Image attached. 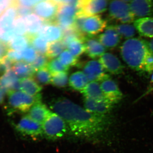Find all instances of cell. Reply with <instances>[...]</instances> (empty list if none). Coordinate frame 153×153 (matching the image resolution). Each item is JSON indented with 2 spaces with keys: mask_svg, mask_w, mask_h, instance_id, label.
<instances>
[{
  "mask_svg": "<svg viewBox=\"0 0 153 153\" xmlns=\"http://www.w3.org/2000/svg\"><path fill=\"white\" fill-rule=\"evenodd\" d=\"M51 109L63 119L73 134L90 137L103 131L108 123L106 117L91 113L65 97L50 102Z\"/></svg>",
  "mask_w": 153,
  "mask_h": 153,
  "instance_id": "6da1fadb",
  "label": "cell"
},
{
  "mask_svg": "<svg viewBox=\"0 0 153 153\" xmlns=\"http://www.w3.org/2000/svg\"><path fill=\"white\" fill-rule=\"evenodd\" d=\"M151 53L146 41L140 38L128 39L120 47V54L128 66L137 71H144L145 62Z\"/></svg>",
  "mask_w": 153,
  "mask_h": 153,
  "instance_id": "7a4b0ae2",
  "label": "cell"
},
{
  "mask_svg": "<svg viewBox=\"0 0 153 153\" xmlns=\"http://www.w3.org/2000/svg\"><path fill=\"white\" fill-rule=\"evenodd\" d=\"M6 110L8 115L29 112L34 105L41 101V94L31 96L20 91L9 90Z\"/></svg>",
  "mask_w": 153,
  "mask_h": 153,
  "instance_id": "3957f363",
  "label": "cell"
},
{
  "mask_svg": "<svg viewBox=\"0 0 153 153\" xmlns=\"http://www.w3.org/2000/svg\"><path fill=\"white\" fill-rule=\"evenodd\" d=\"M43 135L51 140L59 139L67 131V125L62 117L52 112L42 124Z\"/></svg>",
  "mask_w": 153,
  "mask_h": 153,
  "instance_id": "277c9868",
  "label": "cell"
},
{
  "mask_svg": "<svg viewBox=\"0 0 153 153\" xmlns=\"http://www.w3.org/2000/svg\"><path fill=\"white\" fill-rule=\"evenodd\" d=\"M12 126L16 131L23 136L36 139L43 135L42 125L30 118L27 115L23 117Z\"/></svg>",
  "mask_w": 153,
  "mask_h": 153,
  "instance_id": "5b68a950",
  "label": "cell"
},
{
  "mask_svg": "<svg viewBox=\"0 0 153 153\" xmlns=\"http://www.w3.org/2000/svg\"><path fill=\"white\" fill-rule=\"evenodd\" d=\"M128 1H113L109 5V14L112 19L123 24H129L134 21L135 16L132 13Z\"/></svg>",
  "mask_w": 153,
  "mask_h": 153,
  "instance_id": "8992f818",
  "label": "cell"
},
{
  "mask_svg": "<svg viewBox=\"0 0 153 153\" xmlns=\"http://www.w3.org/2000/svg\"><path fill=\"white\" fill-rule=\"evenodd\" d=\"M59 5L56 1H41L33 8V12L45 22L55 21Z\"/></svg>",
  "mask_w": 153,
  "mask_h": 153,
  "instance_id": "52a82bcc",
  "label": "cell"
},
{
  "mask_svg": "<svg viewBox=\"0 0 153 153\" xmlns=\"http://www.w3.org/2000/svg\"><path fill=\"white\" fill-rule=\"evenodd\" d=\"M82 70L89 82H101L110 77L97 60L88 61L84 64Z\"/></svg>",
  "mask_w": 153,
  "mask_h": 153,
  "instance_id": "ba28073f",
  "label": "cell"
},
{
  "mask_svg": "<svg viewBox=\"0 0 153 153\" xmlns=\"http://www.w3.org/2000/svg\"><path fill=\"white\" fill-rule=\"evenodd\" d=\"M108 2L106 0H84L79 1V12L85 16H97L106 10Z\"/></svg>",
  "mask_w": 153,
  "mask_h": 153,
  "instance_id": "9c48e42d",
  "label": "cell"
},
{
  "mask_svg": "<svg viewBox=\"0 0 153 153\" xmlns=\"http://www.w3.org/2000/svg\"><path fill=\"white\" fill-rule=\"evenodd\" d=\"M107 24L99 15L87 17L82 25V33L85 36H94L105 30Z\"/></svg>",
  "mask_w": 153,
  "mask_h": 153,
  "instance_id": "30bf717a",
  "label": "cell"
},
{
  "mask_svg": "<svg viewBox=\"0 0 153 153\" xmlns=\"http://www.w3.org/2000/svg\"><path fill=\"white\" fill-rule=\"evenodd\" d=\"M114 104L106 99L97 100L84 98V108L88 112L98 115L105 116L112 109Z\"/></svg>",
  "mask_w": 153,
  "mask_h": 153,
  "instance_id": "8fae6325",
  "label": "cell"
},
{
  "mask_svg": "<svg viewBox=\"0 0 153 153\" xmlns=\"http://www.w3.org/2000/svg\"><path fill=\"white\" fill-rule=\"evenodd\" d=\"M100 87L105 98L113 104L117 103L123 98V94L117 83L111 77L100 82Z\"/></svg>",
  "mask_w": 153,
  "mask_h": 153,
  "instance_id": "7c38bea8",
  "label": "cell"
},
{
  "mask_svg": "<svg viewBox=\"0 0 153 153\" xmlns=\"http://www.w3.org/2000/svg\"><path fill=\"white\" fill-rule=\"evenodd\" d=\"M105 71L110 74L118 75L123 71L124 66L120 60L113 54L105 52L98 60Z\"/></svg>",
  "mask_w": 153,
  "mask_h": 153,
  "instance_id": "4fadbf2b",
  "label": "cell"
},
{
  "mask_svg": "<svg viewBox=\"0 0 153 153\" xmlns=\"http://www.w3.org/2000/svg\"><path fill=\"white\" fill-rule=\"evenodd\" d=\"M36 35L41 36L49 43L61 41L63 32L59 26L54 22H45L41 30Z\"/></svg>",
  "mask_w": 153,
  "mask_h": 153,
  "instance_id": "5bb4252c",
  "label": "cell"
},
{
  "mask_svg": "<svg viewBox=\"0 0 153 153\" xmlns=\"http://www.w3.org/2000/svg\"><path fill=\"white\" fill-rule=\"evenodd\" d=\"M85 47V53L92 59L100 57L106 52V49L94 36H85L82 39Z\"/></svg>",
  "mask_w": 153,
  "mask_h": 153,
  "instance_id": "9a60e30c",
  "label": "cell"
},
{
  "mask_svg": "<svg viewBox=\"0 0 153 153\" xmlns=\"http://www.w3.org/2000/svg\"><path fill=\"white\" fill-rule=\"evenodd\" d=\"M130 8L135 17H147L153 14V1L135 0L130 1Z\"/></svg>",
  "mask_w": 153,
  "mask_h": 153,
  "instance_id": "2e32d148",
  "label": "cell"
},
{
  "mask_svg": "<svg viewBox=\"0 0 153 153\" xmlns=\"http://www.w3.org/2000/svg\"><path fill=\"white\" fill-rule=\"evenodd\" d=\"M98 41L106 49H112L117 47L120 41L121 37L112 25L107 27L103 33L98 36Z\"/></svg>",
  "mask_w": 153,
  "mask_h": 153,
  "instance_id": "e0dca14e",
  "label": "cell"
},
{
  "mask_svg": "<svg viewBox=\"0 0 153 153\" xmlns=\"http://www.w3.org/2000/svg\"><path fill=\"white\" fill-rule=\"evenodd\" d=\"M16 1H13L12 5L7 9L0 17V35L10 30L17 17Z\"/></svg>",
  "mask_w": 153,
  "mask_h": 153,
  "instance_id": "ac0fdd59",
  "label": "cell"
},
{
  "mask_svg": "<svg viewBox=\"0 0 153 153\" xmlns=\"http://www.w3.org/2000/svg\"><path fill=\"white\" fill-rule=\"evenodd\" d=\"M52 112L46 105L41 101L33 105L27 115L33 120L42 125Z\"/></svg>",
  "mask_w": 153,
  "mask_h": 153,
  "instance_id": "d6986e66",
  "label": "cell"
},
{
  "mask_svg": "<svg viewBox=\"0 0 153 153\" xmlns=\"http://www.w3.org/2000/svg\"><path fill=\"white\" fill-rule=\"evenodd\" d=\"M134 27L141 36L153 38V18L144 17L134 21Z\"/></svg>",
  "mask_w": 153,
  "mask_h": 153,
  "instance_id": "ffe728a7",
  "label": "cell"
},
{
  "mask_svg": "<svg viewBox=\"0 0 153 153\" xmlns=\"http://www.w3.org/2000/svg\"><path fill=\"white\" fill-rule=\"evenodd\" d=\"M0 89L20 91V79L12 69L0 77Z\"/></svg>",
  "mask_w": 153,
  "mask_h": 153,
  "instance_id": "44dd1931",
  "label": "cell"
},
{
  "mask_svg": "<svg viewBox=\"0 0 153 153\" xmlns=\"http://www.w3.org/2000/svg\"><path fill=\"white\" fill-rule=\"evenodd\" d=\"M20 91L26 94L36 96L40 94L42 87L33 77L20 79Z\"/></svg>",
  "mask_w": 153,
  "mask_h": 153,
  "instance_id": "7402d4cb",
  "label": "cell"
},
{
  "mask_svg": "<svg viewBox=\"0 0 153 153\" xmlns=\"http://www.w3.org/2000/svg\"><path fill=\"white\" fill-rule=\"evenodd\" d=\"M24 18L27 30V36L31 37L37 35L44 25V21L35 14H30Z\"/></svg>",
  "mask_w": 153,
  "mask_h": 153,
  "instance_id": "603a6c76",
  "label": "cell"
},
{
  "mask_svg": "<svg viewBox=\"0 0 153 153\" xmlns=\"http://www.w3.org/2000/svg\"><path fill=\"white\" fill-rule=\"evenodd\" d=\"M84 98L100 100L105 98L102 91L100 83L97 82H88L85 88L81 91Z\"/></svg>",
  "mask_w": 153,
  "mask_h": 153,
  "instance_id": "cb8c5ba5",
  "label": "cell"
},
{
  "mask_svg": "<svg viewBox=\"0 0 153 153\" xmlns=\"http://www.w3.org/2000/svg\"><path fill=\"white\" fill-rule=\"evenodd\" d=\"M88 80L82 71H77L71 74L68 79L69 86L75 91L81 92L88 83Z\"/></svg>",
  "mask_w": 153,
  "mask_h": 153,
  "instance_id": "d4e9b609",
  "label": "cell"
},
{
  "mask_svg": "<svg viewBox=\"0 0 153 153\" xmlns=\"http://www.w3.org/2000/svg\"><path fill=\"white\" fill-rule=\"evenodd\" d=\"M12 70L20 79L33 77L36 71L30 64L20 61L14 63Z\"/></svg>",
  "mask_w": 153,
  "mask_h": 153,
  "instance_id": "484cf974",
  "label": "cell"
},
{
  "mask_svg": "<svg viewBox=\"0 0 153 153\" xmlns=\"http://www.w3.org/2000/svg\"><path fill=\"white\" fill-rule=\"evenodd\" d=\"M29 37L30 46L35 49L37 53L46 55L49 46V42L43 37L38 35Z\"/></svg>",
  "mask_w": 153,
  "mask_h": 153,
  "instance_id": "4316f807",
  "label": "cell"
},
{
  "mask_svg": "<svg viewBox=\"0 0 153 153\" xmlns=\"http://www.w3.org/2000/svg\"><path fill=\"white\" fill-rule=\"evenodd\" d=\"M9 49L23 52L30 46V38L27 36H18L8 44Z\"/></svg>",
  "mask_w": 153,
  "mask_h": 153,
  "instance_id": "83f0119b",
  "label": "cell"
},
{
  "mask_svg": "<svg viewBox=\"0 0 153 153\" xmlns=\"http://www.w3.org/2000/svg\"><path fill=\"white\" fill-rule=\"evenodd\" d=\"M66 48L62 41L49 43L46 53V56L48 59L51 60L55 59L59 57Z\"/></svg>",
  "mask_w": 153,
  "mask_h": 153,
  "instance_id": "f1b7e54d",
  "label": "cell"
},
{
  "mask_svg": "<svg viewBox=\"0 0 153 153\" xmlns=\"http://www.w3.org/2000/svg\"><path fill=\"white\" fill-rule=\"evenodd\" d=\"M115 31L121 38L129 39L135 35L136 29L134 26L129 24L112 25Z\"/></svg>",
  "mask_w": 153,
  "mask_h": 153,
  "instance_id": "f546056e",
  "label": "cell"
},
{
  "mask_svg": "<svg viewBox=\"0 0 153 153\" xmlns=\"http://www.w3.org/2000/svg\"><path fill=\"white\" fill-rule=\"evenodd\" d=\"M66 48L73 56L77 58L85 52L84 42L80 38H76L71 41L67 45Z\"/></svg>",
  "mask_w": 153,
  "mask_h": 153,
  "instance_id": "4dcf8cb0",
  "label": "cell"
},
{
  "mask_svg": "<svg viewBox=\"0 0 153 153\" xmlns=\"http://www.w3.org/2000/svg\"><path fill=\"white\" fill-rule=\"evenodd\" d=\"M33 77L40 85H47L50 84L52 74L46 66L36 71Z\"/></svg>",
  "mask_w": 153,
  "mask_h": 153,
  "instance_id": "1f68e13d",
  "label": "cell"
},
{
  "mask_svg": "<svg viewBox=\"0 0 153 153\" xmlns=\"http://www.w3.org/2000/svg\"><path fill=\"white\" fill-rule=\"evenodd\" d=\"M68 72H59L52 75L50 84L55 87L63 88L68 85Z\"/></svg>",
  "mask_w": 153,
  "mask_h": 153,
  "instance_id": "d6a6232c",
  "label": "cell"
},
{
  "mask_svg": "<svg viewBox=\"0 0 153 153\" xmlns=\"http://www.w3.org/2000/svg\"><path fill=\"white\" fill-rule=\"evenodd\" d=\"M57 58L64 66L69 68L78 65V58L73 56L67 49L64 50Z\"/></svg>",
  "mask_w": 153,
  "mask_h": 153,
  "instance_id": "836d02e7",
  "label": "cell"
},
{
  "mask_svg": "<svg viewBox=\"0 0 153 153\" xmlns=\"http://www.w3.org/2000/svg\"><path fill=\"white\" fill-rule=\"evenodd\" d=\"M47 67L52 75L59 72H68L70 68L60 63L58 58L52 59L49 61Z\"/></svg>",
  "mask_w": 153,
  "mask_h": 153,
  "instance_id": "e575fe53",
  "label": "cell"
},
{
  "mask_svg": "<svg viewBox=\"0 0 153 153\" xmlns=\"http://www.w3.org/2000/svg\"><path fill=\"white\" fill-rule=\"evenodd\" d=\"M13 29L17 36L27 35V25L24 18L17 17L14 22Z\"/></svg>",
  "mask_w": 153,
  "mask_h": 153,
  "instance_id": "d590c367",
  "label": "cell"
},
{
  "mask_svg": "<svg viewBox=\"0 0 153 153\" xmlns=\"http://www.w3.org/2000/svg\"><path fill=\"white\" fill-rule=\"evenodd\" d=\"M48 62V58L46 55L38 54L36 60L30 65L36 72L39 69L46 67Z\"/></svg>",
  "mask_w": 153,
  "mask_h": 153,
  "instance_id": "8d00e7d4",
  "label": "cell"
},
{
  "mask_svg": "<svg viewBox=\"0 0 153 153\" xmlns=\"http://www.w3.org/2000/svg\"><path fill=\"white\" fill-rule=\"evenodd\" d=\"M38 53L32 46H30L22 52L24 62L31 64L36 60Z\"/></svg>",
  "mask_w": 153,
  "mask_h": 153,
  "instance_id": "74e56055",
  "label": "cell"
},
{
  "mask_svg": "<svg viewBox=\"0 0 153 153\" xmlns=\"http://www.w3.org/2000/svg\"><path fill=\"white\" fill-rule=\"evenodd\" d=\"M14 62L9 59L7 57L0 60V77L12 70Z\"/></svg>",
  "mask_w": 153,
  "mask_h": 153,
  "instance_id": "f35d334b",
  "label": "cell"
},
{
  "mask_svg": "<svg viewBox=\"0 0 153 153\" xmlns=\"http://www.w3.org/2000/svg\"><path fill=\"white\" fill-rule=\"evenodd\" d=\"M17 36L12 27L10 30L3 32L0 35V41L5 44H8L10 42Z\"/></svg>",
  "mask_w": 153,
  "mask_h": 153,
  "instance_id": "ab89813d",
  "label": "cell"
},
{
  "mask_svg": "<svg viewBox=\"0 0 153 153\" xmlns=\"http://www.w3.org/2000/svg\"><path fill=\"white\" fill-rule=\"evenodd\" d=\"M6 57L14 63L22 61L23 60L22 52H18L15 50L9 49Z\"/></svg>",
  "mask_w": 153,
  "mask_h": 153,
  "instance_id": "60d3db41",
  "label": "cell"
},
{
  "mask_svg": "<svg viewBox=\"0 0 153 153\" xmlns=\"http://www.w3.org/2000/svg\"><path fill=\"white\" fill-rule=\"evenodd\" d=\"M17 17L25 18L28 15L32 14L33 12V8L26 7L17 5Z\"/></svg>",
  "mask_w": 153,
  "mask_h": 153,
  "instance_id": "b9f144b4",
  "label": "cell"
},
{
  "mask_svg": "<svg viewBox=\"0 0 153 153\" xmlns=\"http://www.w3.org/2000/svg\"><path fill=\"white\" fill-rule=\"evenodd\" d=\"M144 71L150 74L153 73V55L151 52L148 55L145 62Z\"/></svg>",
  "mask_w": 153,
  "mask_h": 153,
  "instance_id": "7bdbcfd3",
  "label": "cell"
},
{
  "mask_svg": "<svg viewBox=\"0 0 153 153\" xmlns=\"http://www.w3.org/2000/svg\"><path fill=\"white\" fill-rule=\"evenodd\" d=\"M40 1L36 0H20L16 1V3L18 5L32 8Z\"/></svg>",
  "mask_w": 153,
  "mask_h": 153,
  "instance_id": "ee69618b",
  "label": "cell"
},
{
  "mask_svg": "<svg viewBox=\"0 0 153 153\" xmlns=\"http://www.w3.org/2000/svg\"><path fill=\"white\" fill-rule=\"evenodd\" d=\"M9 49L8 44L0 41V60L6 57Z\"/></svg>",
  "mask_w": 153,
  "mask_h": 153,
  "instance_id": "f6af8a7d",
  "label": "cell"
},
{
  "mask_svg": "<svg viewBox=\"0 0 153 153\" xmlns=\"http://www.w3.org/2000/svg\"><path fill=\"white\" fill-rule=\"evenodd\" d=\"M13 1L0 0V12L4 13L7 9L13 4Z\"/></svg>",
  "mask_w": 153,
  "mask_h": 153,
  "instance_id": "bcb514c9",
  "label": "cell"
},
{
  "mask_svg": "<svg viewBox=\"0 0 153 153\" xmlns=\"http://www.w3.org/2000/svg\"><path fill=\"white\" fill-rule=\"evenodd\" d=\"M153 92V73L152 75V77H151L150 82L149 85V87L148 88L147 90L140 97V98H141L149 94H150L151 92Z\"/></svg>",
  "mask_w": 153,
  "mask_h": 153,
  "instance_id": "7dc6e473",
  "label": "cell"
},
{
  "mask_svg": "<svg viewBox=\"0 0 153 153\" xmlns=\"http://www.w3.org/2000/svg\"><path fill=\"white\" fill-rule=\"evenodd\" d=\"M7 91L4 89H0V104H2L4 100L6 94H7Z\"/></svg>",
  "mask_w": 153,
  "mask_h": 153,
  "instance_id": "c3c4849f",
  "label": "cell"
},
{
  "mask_svg": "<svg viewBox=\"0 0 153 153\" xmlns=\"http://www.w3.org/2000/svg\"><path fill=\"white\" fill-rule=\"evenodd\" d=\"M146 43L151 53L153 55V38L148 42L146 41Z\"/></svg>",
  "mask_w": 153,
  "mask_h": 153,
  "instance_id": "681fc988",
  "label": "cell"
},
{
  "mask_svg": "<svg viewBox=\"0 0 153 153\" xmlns=\"http://www.w3.org/2000/svg\"><path fill=\"white\" fill-rule=\"evenodd\" d=\"M3 13H2V12H0V17L1 16L2 14Z\"/></svg>",
  "mask_w": 153,
  "mask_h": 153,
  "instance_id": "f907efd6",
  "label": "cell"
}]
</instances>
